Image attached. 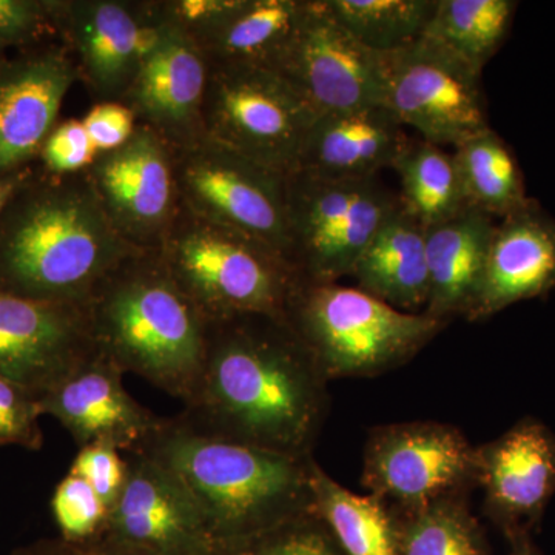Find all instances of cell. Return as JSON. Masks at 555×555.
<instances>
[{
	"label": "cell",
	"mask_w": 555,
	"mask_h": 555,
	"mask_svg": "<svg viewBox=\"0 0 555 555\" xmlns=\"http://www.w3.org/2000/svg\"><path fill=\"white\" fill-rule=\"evenodd\" d=\"M122 377L124 372L96 350L39 397L40 411L57 420L79 449L105 444L134 454L164 418L138 403Z\"/></svg>",
	"instance_id": "obj_18"
},
{
	"label": "cell",
	"mask_w": 555,
	"mask_h": 555,
	"mask_svg": "<svg viewBox=\"0 0 555 555\" xmlns=\"http://www.w3.org/2000/svg\"><path fill=\"white\" fill-rule=\"evenodd\" d=\"M276 73L318 115L385 104L382 54L361 46L339 24L326 0H308Z\"/></svg>",
	"instance_id": "obj_14"
},
{
	"label": "cell",
	"mask_w": 555,
	"mask_h": 555,
	"mask_svg": "<svg viewBox=\"0 0 555 555\" xmlns=\"http://www.w3.org/2000/svg\"><path fill=\"white\" fill-rule=\"evenodd\" d=\"M54 21L90 93L98 102H120L158 46L164 14L160 2L67 0L54 2Z\"/></svg>",
	"instance_id": "obj_12"
},
{
	"label": "cell",
	"mask_w": 555,
	"mask_h": 555,
	"mask_svg": "<svg viewBox=\"0 0 555 555\" xmlns=\"http://www.w3.org/2000/svg\"><path fill=\"white\" fill-rule=\"evenodd\" d=\"M7 64L5 57H3V47L0 46V69Z\"/></svg>",
	"instance_id": "obj_43"
},
{
	"label": "cell",
	"mask_w": 555,
	"mask_h": 555,
	"mask_svg": "<svg viewBox=\"0 0 555 555\" xmlns=\"http://www.w3.org/2000/svg\"><path fill=\"white\" fill-rule=\"evenodd\" d=\"M39 400L30 390L0 377V447L39 451L43 444Z\"/></svg>",
	"instance_id": "obj_34"
},
{
	"label": "cell",
	"mask_w": 555,
	"mask_h": 555,
	"mask_svg": "<svg viewBox=\"0 0 555 555\" xmlns=\"http://www.w3.org/2000/svg\"><path fill=\"white\" fill-rule=\"evenodd\" d=\"M112 224L86 171L35 181L0 217V291L86 306L102 281L141 254Z\"/></svg>",
	"instance_id": "obj_2"
},
{
	"label": "cell",
	"mask_w": 555,
	"mask_h": 555,
	"mask_svg": "<svg viewBox=\"0 0 555 555\" xmlns=\"http://www.w3.org/2000/svg\"><path fill=\"white\" fill-rule=\"evenodd\" d=\"M306 5L308 0H240L228 16L190 36L208 65L276 72Z\"/></svg>",
	"instance_id": "obj_25"
},
{
	"label": "cell",
	"mask_w": 555,
	"mask_h": 555,
	"mask_svg": "<svg viewBox=\"0 0 555 555\" xmlns=\"http://www.w3.org/2000/svg\"><path fill=\"white\" fill-rule=\"evenodd\" d=\"M51 511L60 539L75 547L100 542L107 532L109 511L83 478L67 474L56 486Z\"/></svg>",
	"instance_id": "obj_33"
},
{
	"label": "cell",
	"mask_w": 555,
	"mask_h": 555,
	"mask_svg": "<svg viewBox=\"0 0 555 555\" xmlns=\"http://www.w3.org/2000/svg\"><path fill=\"white\" fill-rule=\"evenodd\" d=\"M477 486L488 517L509 543L532 539L555 492V434L525 418L477 448Z\"/></svg>",
	"instance_id": "obj_16"
},
{
	"label": "cell",
	"mask_w": 555,
	"mask_h": 555,
	"mask_svg": "<svg viewBox=\"0 0 555 555\" xmlns=\"http://www.w3.org/2000/svg\"><path fill=\"white\" fill-rule=\"evenodd\" d=\"M11 555H80L75 546L61 539H43L30 545L22 546Z\"/></svg>",
	"instance_id": "obj_40"
},
{
	"label": "cell",
	"mask_w": 555,
	"mask_h": 555,
	"mask_svg": "<svg viewBox=\"0 0 555 555\" xmlns=\"http://www.w3.org/2000/svg\"><path fill=\"white\" fill-rule=\"evenodd\" d=\"M318 113L272 69L208 65L203 137L288 175Z\"/></svg>",
	"instance_id": "obj_8"
},
{
	"label": "cell",
	"mask_w": 555,
	"mask_h": 555,
	"mask_svg": "<svg viewBox=\"0 0 555 555\" xmlns=\"http://www.w3.org/2000/svg\"><path fill=\"white\" fill-rule=\"evenodd\" d=\"M494 218L467 207L455 218L426 229L429 297L423 312L447 321L467 317L483 278Z\"/></svg>",
	"instance_id": "obj_23"
},
{
	"label": "cell",
	"mask_w": 555,
	"mask_h": 555,
	"mask_svg": "<svg viewBox=\"0 0 555 555\" xmlns=\"http://www.w3.org/2000/svg\"><path fill=\"white\" fill-rule=\"evenodd\" d=\"M30 171L25 170L22 173L11 175V177L0 178V217L9 206L10 201L16 195L17 190L24 184Z\"/></svg>",
	"instance_id": "obj_41"
},
{
	"label": "cell",
	"mask_w": 555,
	"mask_h": 555,
	"mask_svg": "<svg viewBox=\"0 0 555 555\" xmlns=\"http://www.w3.org/2000/svg\"><path fill=\"white\" fill-rule=\"evenodd\" d=\"M155 254L207 320L241 313L286 318L302 281L269 247L184 207H179Z\"/></svg>",
	"instance_id": "obj_6"
},
{
	"label": "cell",
	"mask_w": 555,
	"mask_h": 555,
	"mask_svg": "<svg viewBox=\"0 0 555 555\" xmlns=\"http://www.w3.org/2000/svg\"><path fill=\"white\" fill-rule=\"evenodd\" d=\"M68 474L83 478L112 513L127 478V459L122 452L105 444L80 448Z\"/></svg>",
	"instance_id": "obj_35"
},
{
	"label": "cell",
	"mask_w": 555,
	"mask_h": 555,
	"mask_svg": "<svg viewBox=\"0 0 555 555\" xmlns=\"http://www.w3.org/2000/svg\"><path fill=\"white\" fill-rule=\"evenodd\" d=\"M361 483L397 513L466 496L477 486V447L447 423L377 426L364 447Z\"/></svg>",
	"instance_id": "obj_10"
},
{
	"label": "cell",
	"mask_w": 555,
	"mask_h": 555,
	"mask_svg": "<svg viewBox=\"0 0 555 555\" xmlns=\"http://www.w3.org/2000/svg\"><path fill=\"white\" fill-rule=\"evenodd\" d=\"M54 21V2L0 0V46H25L42 36Z\"/></svg>",
	"instance_id": "obj_37"
},
{
	"label": "cell",
	"mask_w": 555,
	"mask_h": 555,
	"mask_svg": "<svg viewBox=\"0 0 555 555\" xmlns=\"http://www.w3.org/2000/svg\"><path fill=\"white\" fill-rule=\"evenodd\" d=\"M215 555H343L315 511L247 537L218 545Z\"/></svg>",
	"instance_id": "obj_32"
},
{
	"label": "cell",
	"mask_w": 555,
	"mask_h": 555,
	"mask_svg": "<svg viewBox=\"0 0 555 555\" xmlns=\"http://www.w3.org/2000/svg\"><path fill=\"white\" fill-rule=\"evenodd\" d=\"M94 349L182 403L203 374L207 318L175 283L155 251L109 273L86 302Z\"/></svg>",
	"instance_id": "obj_4"
},
{
	"label": "cell",
	"mask_w": 555,
	"mask_h": 555,
	"mask_svg": "<svg viewBox=\"0 0 555 555\" xmlns=\"http://www.w3.org/2000/svg\"><path fill=\"white\" fill-rule=\"evenodd\" d=\"M350 276L357 287L403 312L426 308L429 297L426 228L398 203L364 248Z\"/></svg>",
	"instance_id": "obj_24"
},
{
	"label": "cell",
	"mask_w": 555,
	"mask_h": 555,
	"mask_svg": "<svg viewBox=\"0 0 555 555\" xmlns=\"http://www.w3.org/2000/svg\"><path fill=\"white\" fill-rule=\"evenodd\" d=\"M134 454L166 466L198 505L218 545L240 542L313 509V456L235 443L164 418Z\"/></svg>",
	"instance_id": "obj_3"
},
{
	"label": "cell",
	"mask_w": 555,
	"mask_h": 555,
	"mask_svg": "<svg viewBox=\"0 0 555 555\" xmlns=\"http://www.w3.org/2000/svg\"><path fill=\"white\" fill-rule=\"evenodd\" d=\"M80 555H158L141 547L127 545V543L116 542V540L101 539L100 542L91 543L86 547H76Z\"/></svg>",
	"instance_id": "obj_39"
},
{
	"label": "cell",
	"mask_w": 555,
	"mask_h": 555,
	"mask_svg": "<svg viewBox=\"0 0 555 555\" xmlns=\"http://www.w3.org/2000/svg\"><path fill=\"white\" fill-rule=\"evenodd\" d=\"M171 153L181 207L257 241L291 264L286 175L206 137L175 145Z\"/></svg>",
	"instance_id": "obj_9"
},
{
	"label": "cell",
	"mask_w": 555,
	"mask_h": 555,
	"mask_svg": "<svg viewBox=\"0 0 555 555\" xmlns=\"http://www.w3.org/2000/svg\"><path fill=\"white\" fill-rule=\"evenodd\" d=\"M94 352L83 306L0 291V377L39 400Z\"/></svg>",
	"instance_id": "obj_15"
},
{
	"label": "cell",
	"mask_w": 555,
	"mask_h": 555,
	"mask_svg": "<svg viewBox=\"0 0 555 555\" xmlns=\"http://www.w3.org/2000/svg\"><path fill=\"white\" fill-rule=\"evenodd\" d=\"M86 175L120 235L155 251L181 207L169 142L138 124L126 144L96 155Z\"/></svg>",
	"instance_id": "obj_13"
},
{
	"label": "cell",
	"mask_w": 555,
	"mask_h": 555,
	"mask_svg": "<svg viewBox=\"0 0 555 555\" xmlns=\"http://www.w3.org/2000/svg\"><path fill=\"white\" fill-rule=\"evenodd\" d=\"M287 321L328 382L377 377L406 364L448 326L403 312L358 287L302 280Z\"/></svg>",
	"instance_id": "obj_5"
},
{
	"label": "cell",
	"mask_w": 555,
	"mask_h": 555,
	"mask_svg": "<svg viewBox=\"0 0 555 555\" xmlns=\"http://www.w3.org/2000/svg\"><path fill=\"white\" fill-rule=\"evenodd\" d=\"M82 122L98 155L126 144L138 126L134 113L119 101L96 102Z\"/></svg>",
	"instance_id": "obj_38"
},
{
	"label": "cell",
	"mask_w": 555,
	"mask_h": 555,
	"mask_svg": "<svg viewBox=\"0 0 555 555\" xmlns=\"http://www.w3.org/2000/svg\"><path fill=\"white\" fill-rule=\"evenodd\" d=\"M409 139L385 104L320 113L302 144L297 169L313 177L364 179L392 169Z\"/></svg>",
	"instance_id": "obj_22"
},
{
	"label": "cell",
	"mask_w": 555,
	"mask_h": 555,
	"mask_svg": "<svg viewBox=\"0 0 555 555\" xmlns=\"http://www.w3.org/2000/svg\"><path fill=\"white\" fill-rule=\"evenodd\" d=\"M67 49H47L7 61L0 69V178L22 173L39 158L57 126L62 102L79 80Z\"/></svg>",
	"instance_id": "obj_20"
},
{
	"label": "cell",
	"mask_w": 555,
	"mask_h": 555,
	"mask_svg": "<svg viewBox=\"0 0 555 555\" xmlns=\"http://www.w3.org/2000/svg\"><path fill=\"white\" fill-rule=\"evenodd\" d=\"M82 119H68L57 124L40 150L46 171L57 177L82 173L96 158Z\"/></svg>",
	"instance_id": "obj_36"
},
{
	"label": "cell",
	"mask_w": 555,
	"mask_h": 555,
	"mask_svg": "<svg viewBox=\"0 0 555 555\" xmlns=\"http://www.w3.org/2000/svg\"><path fill=\"white\" fill-rule=\"evenodd\" d=\"M454 158L467 206L503 219L531 201L513 150L491 127L456 145Z\"/></svg>",
	"instance_id": "obj_27"
},
{
	"label": "cell",
	"mask_w": 555,
	"mask_h": 555,
	"mask_svg": "<svg viewBox=\"0 0 555 555\" xmlns=\"http://www.w3.org/2000/svg\"><path fill=\"white\" fill-rule=\"evenodd\" d=\"M107 539L158 555H215L217 543L185 486L144 454L127 456V478Z\"/></svg>",
	"instance_id": "obj_17"
},
{
	"label": "cell",
	"mask_w": 555,
	"mask_h": 555,
	"mask_svg": "<svg viewBox=\"0 0 555 555\" xmlns=\"http://www.w3.org/2000/svg\"><path fill=\"white\" fill-rule=\"evenodd\" d=\"M403 555H489L483 529L466 496L397 513Z\"/></svg>",
	"instance_id": "obj_31"
},
{
	"label": "cell",
	"mask_w": 555,
	"mask_h": 555,
	"mask_svg": "<svg viewBox=\"0 0 555 555\" xmlns=\"http://www.w3.org/2000/svg\"><path fill=\"white\" fill-rule=\"evenodd\" d=\"M207 79L208 64L198 43L164 14L158 46L120 102L138 124L155 130L171 147L184 145L203 137Z\"/></svg>",
	"instance_id": "obj_19"
},
{
	"label": "cell",
	"mask_w": 555,
	"mask_h": 555,
	"mask_svg": "<svg viewBox=\"0 0 555 555\" xmlns=\"http://www.w3.org/2000/svg\"><path fill=\"white\" fill-rule=\"evenodd\" d=\"M207 321L206 361L184 422L207 436L312 456L327 415L328 379L287 318Z\"/></svg>",
	"instance_id": "obj_1"
},
{
	"label": "cell",
	"mask_w": 555,
	"mask_h": 555,
	"mask_svg": "<svg viewBox=\"0 0 555 555\" xmlns=\"http://www.w3.org/2000/svg\"><path fill=\"white\" fill-rule=\"evenodd\" d=\"M517 7L514 0H437L423 38L483 73L505 43Z\"/></svg>",
	"instance_id": "obj_28"
},
{
	"label": "cell",
	"mask_w": 555,
	"mask_h": 555,
	"mask_svg": "<svg viewBox=\"0 0 555 555\" xmlns=\"http://www.w3.org/2000/svg\"><path fill=\"white\" fill-rule=\"evenodd\" d=\"M509 555H542L532 539L518 540V542L511 543Z\"/></svg>",
	"instance_id": "obj_42"
},
{
	"label": "cell",
	"mask_w": 555,
	"mask_h": 555,
	"mask_svg": "<svg viewBox=\"0 0 555 555\" xmlns=\"http://www.w3.org/2000/svg\"><path fill=\"white\" fill-rule=\"evenodd\" d=\"M328 9L366 49L389 54L423 38L437 0H326Z\"/></svg>",
	"instance_id": "obj_30"
},
{
	"label": "cell",
	"mask_w": 555,
	"mask_h": 555,
	"mask_svg": "<svg viewBox=\"0 0 555 555\" xmlns=\"http://www.w3.org/2000/svg\"><path fill=\"white\" fill-rule=\"evenodd\" d=\"M392 169L400 177L403 207L426 229L466 210L467 201L454 155L430 142H408Z\"/></svg>",
	"instance_id": "obj_29"
},
{
	"label": "cell",
	"mask_w": 555,
	"mask_h": 555,
	"mask_svg": "<svg viewBox=\"0 0 555 555\" xmlns=\"http://www.w3.org/2000/svg\"><path fill=\"white\" fill-rule=\"evenodd\" d=\"M310 485L313 511L343 555H403L396 511L378 496L349 491L315 460L310 469Z\"/></svg>",
	"instance_id": "obj_26"
},
{
	"label": "cell",
	"mask_w": 555,
	"mask_h": 555,
	"mask_svg": "<svg viewBox=\"0 0 555 555\" xmlns=\"http://www.w3.org/2000/svg\"><path fill=\"white\" fill-rule=\"evenodd\" d=\"M382 56L383 102L423 141L456 147L489 129L480 72L426 38Z\"/></svg>",
	"instance_id": "obj_11"
},
{
	"label": "cell",
	"mask_w": 555,
	"mask_h": 555,
	"mask_svg": "<svg viewBox=\"0 0 555 555\" xmlns=\"http://www.w3.org/2000/svg\"><path fill=\"white\" fill-rule=\"evenodd\" d=\"M555 287V219L534 199L500 219L467 321H483Z\"/></svg>",
	"instance_id": "obj_21"
},
{
	"label": "cell",
	"mask_w": 555,
	"mask_h": 555,
	"mask_svg": "<svg viewBox=\"0 0 555 555\" xmlns=\"http://www.w3.org/2000/svg\"><path fill=\"white\" fill-rule=\"evenodd\" d=\"M291 264L312 283L350 276L379 225L400 203L379 177L286 175Z\"/></svg>",
	"instance_id": "obj_7"
}]
</instances>
